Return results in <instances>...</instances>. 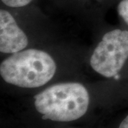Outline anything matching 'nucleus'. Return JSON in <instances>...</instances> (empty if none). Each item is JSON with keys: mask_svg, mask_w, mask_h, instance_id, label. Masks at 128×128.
Wrapping results in <instances>:
<instances>
[{"mask_svg": "<svg viewBox=\"0 0 128 128\" xmlns=\"http://www.w3.org/2000/svg\"><path fill=\"white\" fill-rule=\"evenodd\" d=\"M35 108L44 120L70 122L87 112L90 98L87 89L78 82L58 83L34 96Z\"/></svg>", "mask_w": 128, "mask_h": 128, "instance_id": "f257e3e1", "label": "nucleus"}, {"mask_svg": "<svg viewBox=\"0 0 128 128\" xmlns=\"http://www.w3.org/2000/svg\"><path fill=\"white\" fill-rule=\"evenodd\" d=\"M56 70L55 61L48 54L38 49L21 50L0 65L4 81L22 88H38L46 84Z\"/></svg>", "mask_w": 128, "mask_h": 128, "instance_id": "f03ea898", "label": "nucleus"}, {"mask_svg": "<svg viewBox=\"0 0 128 128\" xmlns=\"http://www.w3.org/2000/svg\"><path fill=\"white\" fill-rule=\"evenodd\" d=\"M128 58V31L114 29L103 36L92 54V69L106 78L116 76Z\"/></svg>", "mask_w": 128, "mask_h": 128, "instance_id": "7ed1b4c3", "label": "nucleus"}, {"mask_svg": "<svg viewBox=\"0 0 128 128\" xmlns=\"http://www.w3.org/2000/svg\"><path fill=\"white\" fill-rule=\"evenodd\" d=\"M28 45V38L18 27L12 15L7 11H0V51L14 54Z\"/></svg>", "mask_w": 128, "mask_h": 128, "instance_id": "20e7f679", "label": "nucleus"}, {"mask_svg": "<svg viewBox=\"0 0 128 128\" xmlns=\"http://www.w3.org/2000/svg\"><path fill=\"white\" fill-rule=\"evenodd\" d=\"M118 12L124 22L128 24V0H122L118 6Z\"/></svg>", "mask_w": 128, "mask_h": 128, "instance_id": "39448f33", "label": "nucleus"}, {"mask_svg": "<svg viewBox=\"0 0 128 128\" xmlns=\"http://www.w3.org/2000/svg\"><path fill=\"white\" fill-rule=\"evenodd\" d=\"M5 5L11 7H22L28 4L32 0H1Z\"/></svg>", "mask_w": 128, "mask_h": 128, "instance_id": "423d86ee", "label": "nucleus"}, {"mask_svg": "<svg viewBox=\"0 0 128 128\" xmlns=\"http://www.w3.org/2000/svg\"><path fill=\"white\" fill-rule=\"evenodd\" d=\"M119 128H128V115L122 120V122L120 124Z\"/></svg>", "mask_w": 128, "mask_h": 128, "instance_id": "0eeeda50", "label": "nucleus"}]
</instances>
